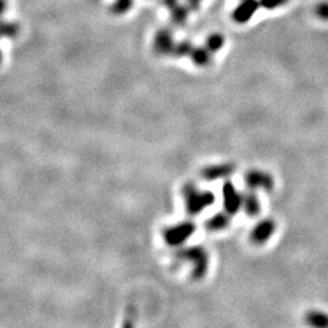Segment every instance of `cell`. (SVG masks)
Wrapping results in <instances>:
<instances>
[{"mask_svg":"<svg viewBox=\"0 0 328 328\" xmlns=\"http://www.w3.org/2000/svg\"><path fill=\"white\" fill-rule=\"evenodd\" d=\"M186 207L191 214H198L213 202V195L210 192H201L196 187L185 188Z\"/></svg>","mask_w":328,"mask_h":328,"instance_id":"obj_1","label":"cell"},{"mask_svg":"<svg viewBox=\"0 0 328 328\" xmlns=\"http://www.w3.org/2000/svg\"><path fill=\"white\" fill-rule=\"evenodd\" d=\"M177 41L173 37V32L169 28H161L154 33L152 49L158 56H172Z\"/></svg>","mask_w":328,"mask_h":328,"instance_id":"obj_2","label":"cell"},{"mask_svg":"<svg viewBox=\"0 0 328 328\" xmlns=\"http://www.w3.org/2000/svg\"><path fill=\"white\" fill-rule=\"evenodd\" d=\"M244 179H246V184L250 190L263 188L265 191H271L273 188V185H275L273 178L270 174L258 169L249 170Z\"/></svg>","mask_w":328,"mask_h":328,"instance_id":"obj_3","label":"cell"},{"mask_svg":"<svg viewBox=\"0 0 328 328\" xmlns=\"http://www.w3.org/2000/svg\"><path fill=\"white\" fill-rule=\"evenodd\" d=\"M163 5L169 10L170 20L175 27H184L188 19L187 5L181 4L179 0H162Z\"/></svg>","mask_w":328,"mask_h":328,"instance_id":"obj_4","label":"cell"},{"mask_svg":"<svg viewBox=\"0 0 328 328\" xmlns=\"http://www.w3.org/2000/svg\"><path fill=\"white\" fill-rule=\"evenodd\" d=\"M260 7L259 0H242L239 5L232 11V20L239 25H244L254 16Z\"/></svg>","mask_w":328,"mask_h":328,"instance_id":"obj_5","label":"cell"},{"mask_svg":"<svg viewBox=\"0 0 328 328\" xmlns=\"http://www.w3.org/2000/svg\"><path fill=\"white\" fill-rule=\"evenodd\" d=\"M276 224L272 219H264L259 221L250 232V241L254 244H263L270 239L275 232Z\"/></svg>","mask_w":328,"mask_h":328,"instance_id":"obj_6","label":"cell"},{"mask_svg":"<svg viewBox=\"0 0 328 328\" xmlns=\"http://www.w3.org/2000/svg\"><path fill=\"white\" fill-rule=\"evenodd\" d=\"M224 206L227 213L236 214L243 205V196L239 195L231 182H226L223 187Z\"/></svg>","mask_w":328,"mask_h":328,"instance_id":"obj_7","label":"cell"},{"mask_svg":"<svg viewBox=\"0 0 328 328\" xmlns=\"http://www.w3.org/2000/svg\"><path fill=\"white\" fill-rule=\"evenodd\" d=\"M195 230L196 227L193 226L192 224H180V225L170 227L169 230H167V232L164 234V239H167L168 243L170 244H180L186 241V239L193 234Z\"/></svg>","mask_w":328,"mask_h":328,"instance_id":"obj_8","label":"cell"},{"mask_svg":"<svg viewBox=\"0 0 328 328\" xmlns=\"http://www.w3.org/2000/svg\"><path fill=\"white\" fill-rule=\"evenodd\" d=\"M235 172V167L230 163L225 164H216L207 167L202 170V177L208 181H213L216 179H223L227 178Z\"/></svg>","mask_w":328,"mask_h":328,"instance_id":"obj_9","label":"cell"},{"mask_svg":"<svg viewBox=\"0 0 328 328\" xmlns=\"http://www.w3.org/2000/svg\"><path fill=\"white\" fill-rule=\"evenodd\" d=\"M304 321L311 328H328V314L320 310H310L304 316Z\"/></svg>","mask_w":328,"mask_h":328,"instance_id":"obj_10","label":"cell"},{"mask_svg":"<svg viewBox=\"0 0 328 328\" xmlns=\"http://www.w3.org/2000/svg\"><path fill=\"white\" fill-rule=\"evenodd\" d=\"M211 55L213 54L206 46H195L192 53H191L190 59L196 66L207 67L211 63Z\"/></svg>","mask_w":328,"mask_h":328,"instance_id":"obj_11","label":"cell"},{"mask_svg":"<svg viewBox=\"0 0 328 328\" xmlns=\"http://www.w3.org/2000/svg\"><path fill=\"white\" fill-rule=\"evenodd\" d=\"M243 207L244 211L250 216H255L260 211V203L257 195L254 192H247L243 195Z\"/></svg>","mask_w":328,"mask_h":328,"instance_id":"obj_12","label":"cell"},{"mask_svg":"<svg viewBox=\"0 0 328 328\" xmlns=\"http://www.w3.org/2000/svg\"><path fill=\"white\" fill-rule=\"evenodd\" d=\"M225 43V38L220 33H213L206 39V48L210 51L211 54H215L216 51L220 50Z\"/></svg>","mask_w":328,"mask_h":328,"instance_id":"obj_13","label":"cell"},{"mask_svg":"<svg viewBox=\"0 0 328 328\" xmlns=\"http://www.w3.org/2000/svg\"><path fill=\"white\" fill-rule=\"evenodd\" d=\"M193 48H195V46H193V44L191 43L190 40L178 41V43L175 44V48L174 51H173L172 56H174V58H184V56H188V58H190Z\"/></svg>","mask_w":328,"mask_h":328,"instance_id":"obj_14","label":"cell"},{"mask_svg":"<svg viewBox=\"0 0 328 328\" xmlns=\"http://www.w3.org/2000/svg\"><path fill=\"white\" fill-rule=\"evenodd\" d=\"M133 5L134 0H116L111 6V12L117 16H122L133 7Z\"/></svg>","mask_w":328,"mask_h":328,"instance_id":"obj_15","label":"cell"},{"mask_svg":"<svg viewBox=\"0 0 328 328\" xmlns=\"http://www.w3.org/2000/svg\"><path fill=\"white\" fill-rule=\"evenodd\" d=\"M20 32V27L15 22H2L1 35L5 38H15Z\"/></svg>","mask_w":328,"mask_h":328,"instance_id":"obj_16","label":"cell"},{"mask_svg":"<svg viewBox=\"0 0 328 328\" xmlns=\"http://www.w3.org/2000/svg\"><path fill=\"white\" fill-rule=\"evenodd\" d=\"M227 224H229V218H227V215L218 214V215L213 216V218L208 221V227L210 230H221L225 229Z\"/></svg>","mask_w":328,"mask_h":328,"instance_id":"obj_17","label":"cell"},{"mask_svg":"<svg viewBox=\"0 0 328 328\" xmlns=\"http://www.w3.org/2000/svg\"><path fill=\"white\" fill-rule=\"evenodd\" d=\"M287 1L288 0H259L260 6L264 7V9L267 10L277 9V7L285 5Z\"/></svg>","mask_w":328,"mask_h":328,"instance_id":"obj_18","label":"cell"},{"mask_svg":"<svg viewBox=\"0 0 328 328\" xmlns=\"http://www.w3.org/2000/svg\"><path fill=\"white\" fill-rule=\"evenodd\" d=\"M315 14L319 19L328 21V1H322L317 4V6L315 7Z\"/></svg>","mask_w":328,"mask_h":328,"instance_id":"obj_19","label":"cell"},{"mask_svg":"<svg viewBox=\"0 0 328 328\" xmlns=\"http://www.w3.org/2000/svg\"><path fill=\"white\" fill-rule=\"evenodd\" d=\"M185 1L186 5H187L191 10L197 11V10L201 7V2H202V0H185Z\"/></svg>","mask_w":328,"mask_h":328,"instance_id":"obj_20","label":"cell"}]
</instances>
